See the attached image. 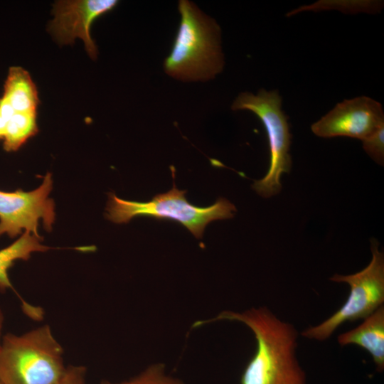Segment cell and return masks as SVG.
<instances>
[{"label":"cell","mask_w":384,"mask_h":384,"mask_svg":"<svg viewBox=\"0 0 384 384\" xmlns=\"http://www.w3.org/2000/svg\"><path fill=\"white\" fill-rule=\"evenodd\" d=\"M238 321L253 333L256 350L245 368L240 384H305L306 374L297 357L298 332L266 306L236 312L223 311L195 323L196 327L217 321Z\"/></svg>","instance_id":"cell-1"},{"label":"cell","mask_w":384,"mask_h":384,"mask_svg":"<svg viewBox=\"0 0 384 384\" xmlns=\"http://www.w3.org/2000/svg\"><path fill=\"white\" fill-rule=\"evenodd\" d=\"M178 11L180 22L164 71L182 81L214 78L224 66L220 26L190 1H179Z\"/></svg>","instance_id":"cell-2"},{"label":"cell","mask_w":384,"mask_h":384,"mask_svg":"<svg viewBox=\"0 0 384 384\" xmlns=\"http://www.w3.org/2000/svg\"><path fill=\"white\" fill-rule=\"evenodd\" d=\"M63 350L48 325L21 335L6 334L0 343L3 384H61L66 368Z\"/></svg>","instance_id":"cell-3"},{"label":"cell","mask_w":384,"mask_h":384,"mask_svg":"<svg viewBox=\"0 0 384 384\" xmlns=\"http://www.w3.org/2000/svg\"><path fill=\"white\" fill-rule=\"evenodd\" d=\"M186 193V191L178 190L174 182L170 191L159 193L147 202L124 200L110 192L105 217L115 223H126L137 216L176 221L201 239L208 223L232 218L236 211L235 206L224 198H219L208 207L196 206L187 201Z\"/></svg>","instance_id":"cell-4"},{"label":"cell","mask_w":384,"mask_h":384,"mask_svg":"<svg viewBox=\"0 0 384 384\" xmlns=\"http://www.w3.org/2000/svg\"><path fill=\"white\" fill-rule=\"evenodd\" d=\"M233 111L248 110L262 122L267 135L270 161L267 174L255 181L252 188L263 198L279 193L283 173L289 172L292 159L289 154L291 134L287 117L282 110V97L277 90L260 89L257 94L245 92L233 101Z\"/></svg>","instance_id":"cell-5"},{"label":"cell","mask_w":384,"mask_h":384,"mask_svg":"<svg viewBox=\"0 0 384 384\" xmlns=\"http://www.w3.org/2000/svg\"><path fill=\"white\" fill-rule=\"evenodd\" d=\"M372 259L362 270L353 274H335L329 279L350 286L349 295L334 314L321 324L304 330L301 335L323 341L343 323L364 319L384 303V255L378 250V241L370 240Z\"/></svg>","instance_id":"cell-6"},{"label":"cell","mask_w":384,"mask_h":384,"mask_svg":"<svg viewBox=\"0 0 384 384\" xmlns=\"http://www.w3.org/2000/svg\"><path fill=\"white\" fill-rule=\"evenodd\" d=\"M53 188L51 174L43 177L41 185L31 191L0 190V237L11 238L27 231L37 237L39 220L47 231L52 230L55 219V203L49 198Z\"/></svg>","instance_id":"cell-7"},{"label":"cell","mask_w":384,"mask_h":384,"mask_svg":"<svg viewBox=\"0 0 384 384\" xmlns=\"http://www.w3.org/2000/svg\"><path fill=\"white\" fill-rule=\"evenodd\" d=\"M384 125L382 105L368 96L344 100L317 122L311 129L317 137H348L363 141Z\"/></svg>","instance_id":"cell-8"},{"label":"cell","mask_w":384,"mask_h":384,"mask_svg":"<svg viewBox=\"0 0 384 384\" xmlns=\"http://www.w3.org/2000/svg\"><path fill=\"white\" fill-rule=\"evenodd\" d=\"M116 0L58 1L53 4L54 18L48 30L60 44L73 43L75 38L83 41L92 59L97 57V47L90 36L92 23L112 10Z\"/></svg>","instance_id":"cell-9"},{"label":"cell","mask_w":384,"mask_h":384,"mask_svg":"<svg viewBox=\"0 0 384 384\" xmlns=\"http://www.w3.org/2000/svg\"><path fill=\"white\" fill-rule=\"evenodd\" d=\"M341 346L356 345L370 354L378 372L384 370V306L364 319L357 327L338 336Z\"/></svg>","instance_id":"cell-10"},{"label":"cell","mask_w":384,"mask_h":384,"mask_svg":"<svg viewBox=\"0 0 384 384\" xmlns=\"http://www.w3.org/2000/svg\"><path fill=\"white\" fill-rule=\"evenodd\" d=\"M1 97L15 112H37L39 99L36 86L28 72L21 67L9 68Z\"/></svg>","instance_id":"cell-11"},{"label":"cell","mask_w":384,"mask_h":384,"mask_svg":"<svg viewBox=\"0 0 384 384\" xmlns=\"http://www.w3.org/2000/svg\"><path fill=\"white\" fill-rule=\"evenodd\" d=\"M41 237L23 232L12 244L0 250V291L13 288L9 270L17 260H28L35 252H45L49 247L42 245Z\"/></svg>","instance_id":"cell-12"},{"label":"cell","mask_w":384,"mask_h":384,"mask_svg":"<svg viewBox=\"0 0 384 384\" xmlns=\"http://www.w3.org/2000/svg\"><path fill=\"white\" fill-rule=\"evenodd\" d=\"M38 132L37 112H15L6 122L3 148L16 151Z\"/></svg>","instance_id":"cell-13"},{"label":"cell","mask_w":384,"mask_h":384,"mask_svg":"<svg viewBox=\"0 0 384 384\" xmlns=\"http://www.w3.org/2000/svg\"><path fill=\"white\" fill-rule=\"evenodd\" d=\"M383 6L381 1H320L314 4L303 6L297 10H293L288 16L294 15L303 11H321L327 9H338L345 13H375L379 11Z\"/></svg>","instance_id":"cell-14"},{"label":"cell","mask_w":384,"mask_h":384,"mask_svg":"<svg viewBox=\"0 0 384 384\" xmlns=\"http://www.w3.org/2000/svg\"><path fill=\"white\" fill-rule=\"evenodd\" d=\"M101 384H185L181 380L170 375L162 363L148 366L136 376L119 383Z\"/></svg>","instance_id":"cell-15"},{"label":"cell","mask_w":384,"mask_h":384,"mask_svg":"<svg viewBox=\"0 0 384 384\" xmlns=\"http://www.w3.org/2000/svg\"><path fill=\"white\" fill-rule=\"evenodd\" d=\"M362 142L363 148L368 155L375 163L383 166L384 163V125Z\"/></svg>","instance_id":"cell-16"},{"label":"cell","mask_w":384,"mask_h":384,"mask_svg":"<svg viewBox=\"0 0 384 384\" xmlns=\"http://www.w3.org/2000/svg\"><path fill=\"white\" fill-rule=\"evenodd\" d=\"M86 370L83 366H69L61 384H86Z\"/></svg>","instance_id":"cell-17"},{"label":"cell","mask_w":384,"mask_h":384,"mask_svg":"<svg viewBox=\"0 0 384 384\" xmlns=\"http://www.w3.org/2000/svg\"><path fill=\"white\" fill-rule=\"evenodd\" d=\"M7 120L0 113V141L4 139Z\"/></svg>","instance_id":"cell-18"},{"label":"cell","mask_w":384,"mask_h":384,"mask_svg":"<svg viewBox=\"0 0 384 384\" xmlns=\"http://www.w3.org/2000/svg\"><path fill=\"white\" fill-rule=\"evenodd\" d=\"M3 322H4V314H3V311L0 307V343H1V329H2V327H3Z\"/></svg>","instance_id":"cell-19"},{"label":"cell","mask_w":384,"mask_h":384,"mask_svg":"<svg viewBox=\"0 0 384 384\" xmlns=\"http://www.w3.org/2000/svg\"><path fill=\"white\" fill-rule=\"evenodd\" d=\"M0 384H3V383L0 381Z\"/></svg>","instance_id":"cell-20"}]
</instances>
